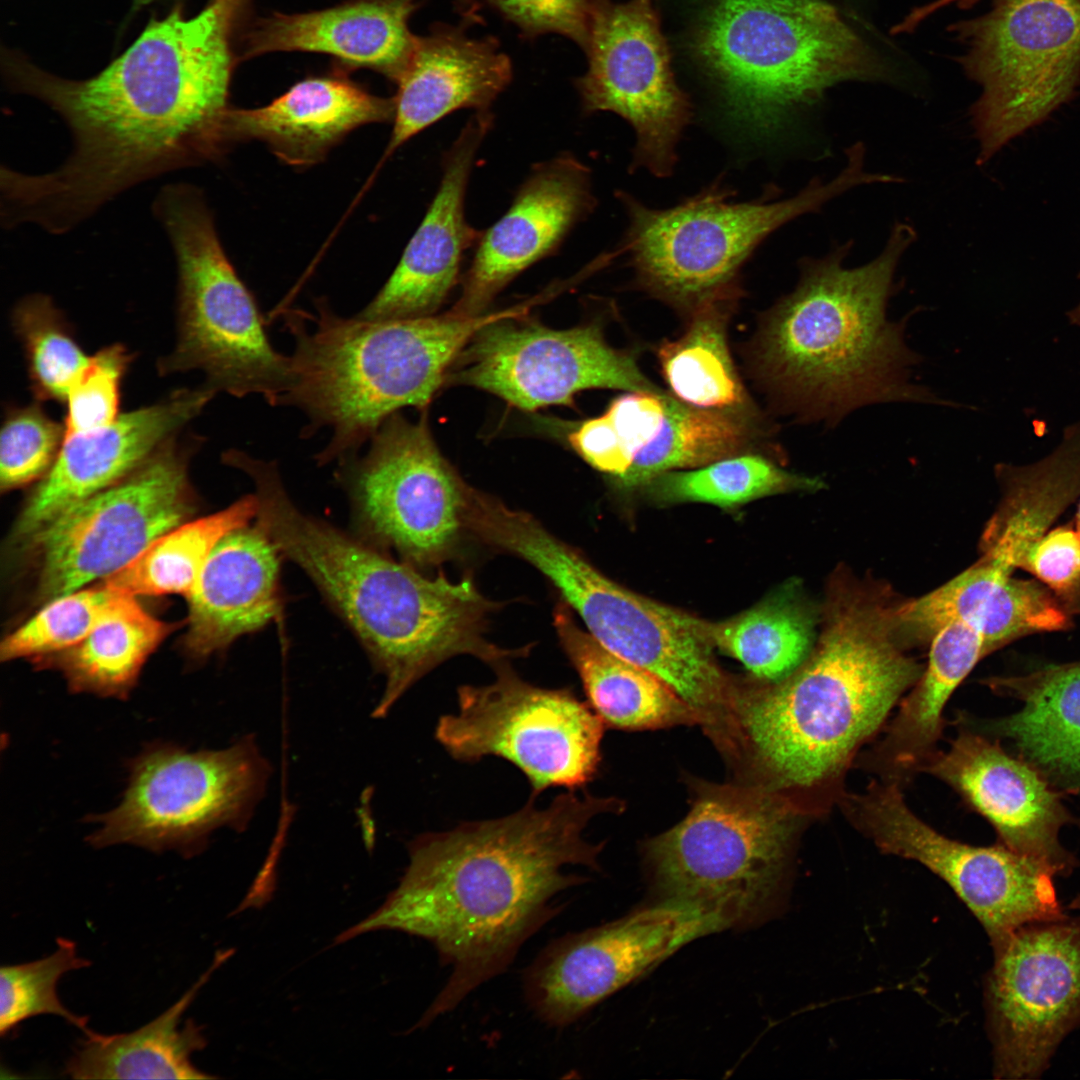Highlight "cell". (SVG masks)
<instances>
[{
    "mask_svg": "<svg viewBox=\"0 0 1080 1080\" xmlns=\"http://www.w3.org/2000/svg\"><path fill=\"white\" fill-rule=\"evenodd\" d=\"M231 10L223 0L192 17L174 9L85 80L12 65L13 88L47 104L72 137L56 169L15 175L14 198L28 221L65 234L126 190L223 155Z\"/></svg>",
    "mask_w": 1080,
    "mask_h": 1080,
    "instance_id": "obj_1",
    "label": "cell"
},
{
    "mask_svg": "<svg viewBox=\"0 0 1080 1080\" xmlns=\"http://www.w3.org/2000/svg\"><path fill=\"white\" fill-rule=\"evenodd\" d=\"M533 801L502 818L417 837L399 885L382 906L335 938L338 945L391 929L433 944L450 976L416 1027L453 1010L509 967L560 912L555 898L585 882L566 873L568 866L599 869L603 845L587 842L583 831L595 815L616 811L618 802L572 790L543 809Z\"/></svg>",
    "mask_w": 1080,
    "mask_h": 1080,
    "instance_id": "obj_2",
    "label": "cell"
},
{
    "mask_svg": "<svg viewBox=\"0 0 1080 1080\" xmlns=\"http://www.w3.org/2000/svg\"><path fill=\"white\" fill-rule=\"evenodd\" d=\"M238 468L254 485L256 524L312 579L384 675L375 717L386 716L412 685L454 656L471 655L492 668L516 656L515 649L487 639L488 618L498 603L486 598L472 577H426L304 514L289 497L275 462L248 454Z\"/></svg>",
    "mask_w": 1080,
    "mask_h": 1080,
    "instance_id": "obj_3",
    "label": "cell"
},
{
    "mask_svg": "<svg viewBox=\"0 0 1080 1080\" xmlns=\"http://www.w3.org/2000/svg\"><path fill=\"white\" fill-rule=\"evenodd\" d=\"M915 238L911 225L897 223L865 265L844 267L850 243L801 261L796 288L767 313L754 352L784 410L834 426L866 405L937 400L910 382L919 357L904 341V321L886 317L896 267Z\"/></svg>",
    "mask_w": 1080,
    "mask_h": 1080,
    "instance_id": "obj_4",
    "label": "cell"
},
{
    "mask_svg": "<svg viewBox=\"0 0 1080 1080\" xmlns=\"http://www.w3.org/2000/svg\"><path fill=\"white\" fill-rule=\"evenodd\" d=\"M837 600L816 649L739 707L777 786L817 793L825 803L839 800L856 752L924 671L897 646L893 611L850 593Z\"/></svg>",
    "mask_w": 1080,
    "mask_h": 1080,
    "instance_id": "obj_5",
    "label": "cell"
},
{
    "mask_svg": "<svg viewBox=\"0 0 1080 1080\" xmlns=\"http://www.w3.org/2000/svg\"><path fill=\"white\" fill-rule=\"evenodd\" d=\"M316 313L286 310L294 339L290 380L277 406H293L308 419L302 437L328 428L315 455L319 465L357 455L381 423L401 408H426L454 360L486 325L525 314L524 305L495 313L449 312L409 319L368 320L336 314L326 301Z\"/></svg>",
    "mask_w": 1080,
    "mask_h": 1080,
    "instance_id": "obj_6",
    "label": "cell"
},
{
    "mask_svg": "<svg viewBox=\"0 0 1080 1080\" xmlns=\"http://www.w3.org/2000/svg\"><path fill=\"white\" fill-rule=\"evenodd\" d=\"M692 50L735 123L768 137L830 86L873 77L857 34L824 0H708Z\"/></svg>",
    "mask_w": 1080,
    "mask_h": 1080,
    "instance_id": "obj_7",
    "label": "cell"
},
{
    "mask_svg": "<svg viewBox=\"0 0 1080 1080\" xmlns=\"http://www.w3.org/2000/svg\"><path fill=\"white\" fill-rule=\"evenodd\" d=\"M698 786L688 815L645 848L660 901L691 907L721 930L769 920L784 904L803 808L765 788Z\"/></svg>",
    "mask_w": 1080,
    "mask_h": 1080,
    "instance_id": "obj_8",
    "label": "cell"
},
{
    "mask_svg": "<svg viewBox=\"0 0 1080 1080\" xmlns=\"http://www.w3.org/2000/svg\"><path fill=\"white\" fill-rule=\"evenodd\" d=\"M846 157L835 178H814L784 200L733 202L734 193L718 182L673 207L654 209L618 192L628 227L614 255L627 257L638 287L687 314L738 301L741 269L771 233L855 186L879 182L877 173L865 171L862 149L851 147Z\"/></svg>",
    "mask_w": 1080,
    "mask_h": 1080,
    "instance_id": "obj_9",
    "label": "cell"
},
{
    "mask_svg": "<svg viewBox=\"0 0 1080 1080\" xmlns=\"http://www.w3.org/2000/svg\"><path fill=\"white\" fill-rule=\"evenodd\" d=\"M153 213L171 243L178 274V338L161 374L200 370L208 387L277 406L290 380L258 305L228 259L203 193L178 182L161 188Z\"/></svg>",
    "mask_w": 1080,
    "mask_h": 1080,
    "instance_id": "obj_10",
    "label": "cell"
},
{
    "mask_svg": "<svg viewBox=\"0 0 1080 1080\" xmlns=\"http://www.w3.org/2000/svg\"><path fill=\"white\" fill-rule=\"evenodd\" d=\"M506 548L558 589L604 648L658 676L707 725L719 729L720 723H731L742 699L713 648L693 629L689 613L620 586L533 516L513 526Z\"/></svg>",
    "mask_w": 1080,
    "mask_h": 1080,
    "instance_id": "obj_11",
    "label": "cell"
},
{
    "mask_svg": "<svg viewBox=\"0 0 1080 1080\" xmlns=\"http://www.w3.org/2000/svg\"><path fill=\"white\" fill-rule=\"evenodd\" d=\"M963 65L983 92L972 108L979 163L1043 122L1080 84V0H993L962 23Z\"/></svg>",
    "mask_w": 1080,
    "mask_h": 1080,
    "instance_id": "obj_12",
    "label": "cell"
},
{
    "mask_svg": "<svg viewBox=\"0 0 1080 1080\" xmlns=\"http://www.w3.org/2000/svg\"><path fill=\"white\" fill-rule=\"evenodd\" d=\"M270 774L250 736L215 751L153 747L134 761L121 803L99 818L89 842L193 855L215 829L246 827Z\"/></svg>",
    "mask_w": 1080,
    "mask_h": 1080,
    "instance_id": "obj_13",
    "label": "cell"
},
{
    "mask_svg": "<svg viewBox=\"0 0 1080 1080\" xmlns=\"http://www.w3.org/2000/svg\"><path fill=\"white\" fill-rule=\"evenodd\" d=\"M485 686L458 688V712L438 720L435 737L457 761L501 757L527 777L532 795L550 787L574 790L595 776L603 721L568 688L521 679L509 663Z\"/></svg>",
    "mask_w": 1080,
    "mask_h": 1080,
    "instance_id": "obj_14",
    "label": "cell"
},
{
    "mask_svg": "<svg viewBox=\"0 0 1080 1080\" xmlns=\"http://www.w3.org/2000/svg\"><path fill=\"white\" fill-rule=\"evenodd\" d=\"M191 509L187 456L174 436L124 479L28 538L40 560V599L49 602L117 573Z\"/></svg>",
    "mask_w": 1080,
    "mask_h": 1080,
    "instance_id": "obj_15",
    "label": "cell"
},
{
    "mask_svg": "<svg viewBox=\"0 0 1080 1080\" xmlns=\"http://www.w3.org/2000/svg\"><path fill=\"white\" fill-rule=\"evenodd\" d=\"M369 441L364 456L340 463L361 527L416 568L440 564L465 529L470 487L440 453L425 415L395 412Z\"/></svg>",
    "mask_w": 1080,
    "mask_h": 1080,
    "instance_id": "obj_16",
    "label": "cell"
},
{
    "mask_svg": "<svg viewBox=\"0 0 1080 1080\" xmlns=\"http://www.w3.org/2000/svg\"><path fill=\"white\" fill-rule=\"evenodd\" d=\"M586 73L576 79L585 113L613 112L635 131L631 170L668 177L692 116L677 85L652 0H593Z\"/></svg>",
    "mask_w": 1080,
    "mask_h": 1080,
    "instance_id": "obj_17",
    "label": "cell"
},
{
    "mask_svg": "<svg viewBox=\"0 0 1080 1080\" xmlns=\"http://www.w3.org/2000/svg\"><path fill=\"white\" fill-rule=\"evenodd\" d=\"M992 948L984 998L994 1076L1039 1078L1080 1024V917L1023 926Z\"/></svg>",
    "mask_w": 1080,
    "mask_h": 1080,
    "instance_id": "obj_18",
    "label": "cell"
},
{
    "mask_svg": "<svg viewBox=\"0 0 1080 1080\" xmlns=\"http://www.w3.org/2000/svg\"><path fill=\"white\" fill-rule=\"evenodd\" d=\"M511 317L480 329L461 350L446 379L536 410L570 404L585 389L661 392L630 353L611 347L599 327L557 330Z\"/></svg>",
    "mask_w": 1080,
    "mask_h": 1080,
    "instance_id": "obj_19",
    "label": "cell"
},
{
    "mask_svg": "<svg viewBox=\"0 0 1080 1080\" xmlns=\"http://www.w3.org/2000/svg\"><path fill=\"white\" fill-rule=\"evenodd\" d=\"M721 931L701 912L674 902L554 939L527 967L526 1001L553 1027L568 1026L689 942Z\"/></svg>",
    "mask_w": 1080,
    "mask_h": 1080,
    "instance_id": "obj_20",
    "label": "cell"
},
{
    "mask_svg": "<svg viewBox=\"0 0 1080 1080\" xmlns=\"http://www.w3.org/2000/svg\"><path fill=\"white\" fill-rule=\"evenodd\" d=\"M920 770L958 792L1011 850L1054 875H1066L1076 865L1058 839L1060 828L1072 821L1061 794L1036 767L1010 756L998 743L961 728L949 749L934 752Z\"/></svg>",
    "mask_w": 1080,
    "mask_h": 1080,
    "instance_id": "obj_21",
    "label": "cell"
},
{
    "mask_svg": "<svg viewBox=\"0 0 1080 1080\" xmlns=\"http://www.w3.org/2000/svg\"><path fill=\"white\" fill-rule=\"evenodd\" d=\"M215 394L205 384L182 389L121 414L102 429L65 438L52 468L27 500L16 535L28 539L67 509L124 479L199 415Z\"/></svg>",
    "mask_w": 1080,
    "mask_h": 1080,
    "instance_id": "obj_22",
    "label": "cell"
},
{
    "mask_svg": "<svg viewBox=\"0 0 1080 1080\" xmlns=\"http://www.w3.org/2000/svg\"><path fill=\"white\" fill-rule=\"evenodd\" d=\"M595 205L589 169L569 154L532 170L510 208L478 241L452 311L482 314L512 279L550 255Z\"/></svg>",
    "mask_w": 1080,
    "mask_h": 1080,
    "instance_id": "obj_23",
    "label": "cell"
},
{
    "mask_svg": "<svg viewBox=\"0 0 1080 1080\" xmlns=\"http://www.w3.org/2000/svg\"><path fill=\"white\" fill-rule=\"evenodd\" d=\"M476 112L446 153L438 191L381 290L356 316L368 320L431 316L455 285L466 250L482 232L465 217V195L480 144L492 126Z\"/></svg>",
    "mask_w": 1080,
    "mask_h": 1080,
    "instance_id": "obj_24",
    "label": "cell"
},
{
    "mask_svg": "<svg viewBox=\"0 0 1080 1080\" xmlns=\"http://www.w3.org/2000/svg\"><path fill=\"white\" fill-rule=\"evenodd\" d=\"M459 26L438 23L417 37L397 82L393 130L386 154L463 108L488 112L512 79L510 58L493 36L474 38Z\"/></svg>",
    "mask_w": 1080,
    "mask_h": 1080,
    "instance_id": "obj_25",
    "label": "cell"
},
{
    "mask_svg": "<svg viewBox=\"0 0 1080 1080\" xmlns=\"http://www.w3.org/2000/svg\"><path fill=\"white\" fill-rule=\"evenodd\" d=\"M424 0H355L301 14H274L247 35L245 57L308 51L335 57L350 68H369L397 83L417 37L409 19Z\"/></svg>",
    "mask_w": 1080,
    "mask_h": 1080,
    "instance_id": "obj_26",
    "label": "cell"
},
{
    "mask_svg": "<svg viewBox=\"0 0 1080 1080\" xmlns=\"http://www.w3.org/2000/svg\"><path fill=\"white\" fill-rule=\"evenodd\" d=\"M279 555L257 524L234 530L219 541L187 597L184 645L191 656L206 658L278 615Z\"/></svg>",
    "mask_w": 1080,
    "mask_h": 1080,
    "instance_id": "obj_27",
    "label": "cell"
},
{
    "mask_svg": "<svg viewBox=\"0 0 1080 1080\" xmlns=\"http://www.w3.org/2000/svg\"><path fill=\"white\" fill-rule=\"evenodd\" d=\"M394 113L395 98L372 95L343 75L311 77L263 107L230 108L226 135L230 145L260 140L281 161L309 166L356 128L393 120Z\"/></svg>",
    "mask_w": 1080,
    "mask_h": 1080,
    "instance_id": "obj_28",
    "label": "cell"
},
{
    "mask_svg": "<svg viewBox=\"0 0 1080 1080\" xmlns=\"http://www.w3.org/2000/svg\"><path fill=\"white\" fill-rule=\"evenodd\" d=\"M897 628L932 638L961 620L981 634L986 655L1027 634L1066 630L1069 614L1042 582L1006 574L979 559L938 589L894 611Z\"/></svg>",
    "mask_w": 1080,
    "mask_h": 1080,
    "instance_id": "obj_29",
    "label": "cell"
},
{
    "mask_svg": "<svg viewBox=\"0 0 1080 1080\" xmlns=\"http://www.w3.org/2000/svg\"><path fill=\"white\" fill-rule=\"evenodd\" d=\"M553 615L561 646L603 723L622 729L706 724L705 718L662 679L611 653L583 631L563 600Z\"/></svg>",
    "mask_w": 1080,
    "mask_h": 1080,
    "instance_id": "obj_30",
    "label": "cell"
},
{
    "mask_svg": "<svg viewBox=\"0 0 1080 1080\" xmlns=\"http://www.w3.org/2000/svg\"><path fill=\"white\" fill-rule=\"evenodd\" d=\"M984 656L981 634L964 621H952L934 634L926 670L868 760L882 780L899 784L935 752L948 699Z\"/></svg>",
    "mask_w": 1080,
    "mask_h": 1080,
    "instance_id": "obj_31",
    "label": "cell"
},
{
    "mask_svg": "<svg viewBox=\"0 0 1080 1080\" xmlns=\"http://www.w3.org/2000/svg\"><path fill=\"white\" fill-rule=\"evenodd\" d=\"M230 952H218L211 967L165 1012L136 1031L85 1035L64 1067L73 1079H210L191 1062L206 1046L202 1027L181 1018L197 992Z\"/></svg>",
    "mask_w": 1080,
    "mask_h": 1080,
    "instance_id": "obj_32",
    "label": "cell"
},
{
    "mask_svg": "<svg viewBox=\"0 0 1080 1080\" xmlns=\"http://www.w3.org/2000/svg\"><path fill=\"white\" fill-rule=\"evenodd\" d=\"M985 683L1023 702L1020 711L990 721L987 729L1012 739L1034 764L1080 787V663Z\"/></svg>",
    "mask_w": 1080,
    "mask_h": 1080,
    "instance_id": "obj_33",
    "label": "cell"
},
{
    "mask_svg": "<svg viewBox=\"0 0 1080 1080\" xmlns=\"http://www.w3.org/2000/svg\"><path fill=\"white\" fill-rule=\"evenodd\" d=\"M170 630L135 596L124 594L81 642L51 655L49 664L64 674L73 692L126 698L143 664Z\"/></svg>",
    "mask_w": 1080,
    "mask_h": 1080,
    "instance_id": "obj_34",
    "label": "cell"
},
{
    "mask_svg": "<svg viewBox=\"0 0 1080 1080\" xmlns=\"http://www.w3.org/2000/svg\"><path fill=\"white\" fill-rule=\"evenodd\" d=\"M738 301H717L692 311L684 334L657 350L672 395L688 405L738 411L745 391L727 342V324Z\"/></svg>",
    "mask_w": 1080,
    "mask_h": 1080,
    "instance_id": "obj_35",
    "label": "cell"
},
{
    "mask_svg": "<svg viewBox=\"0 0 1080 1080\" xmlns=\"http://www.w3.org/2000/svg\"><path fill=\"white\" fill-rule=\"evenodd\" d=\"M695 632L712 648L740 661L761 679L780 681L810 654L811 614L786 595L767 599L737 616L710 622L690 614Z\"/></svg>",
    "mask_w": 1080,
    "mask_h": 1080,
    "instance_id": "obj_36",
    "label": "cell"
},
{
    "mask_svg": "<svg viewBox=\"0 0 1080 1080\" xmlns=\"http://www.w3.org/2000/svg\"><path fill=\"white\" fill-rule=\"evenodd\" d=\"M255 495L244 496L227 508L180 524L153 541L130 564L104 579V585L123 594H182L194 590L213 549L230 532L256 518Z\"/></svg>",
    "mask_w": 1080,
    "mask_h": 1080,
    "instance_id": "obj_37",
    "label": "cell"
},
{
    "mask_svg": "<svg viewBox=\"0 0 1080 1080\" xmlns=\"http://www.w3.org/2000/svg\"><path fill=\"white\" fill-rule=\"evenodd\" d=\"M752 438L749 424L738 411L697 408L667 393L659 434L617 480L625 487L643 486L668 471L698 468L745 453Z\"/></svg>",
    "mask_w": 1080,
    "mask_h": 1080,
    "instance_id": "obj_38",
    "label": "cell"
},
{
    "mask_svg": "<svg viewBox=\"0 0 1080 1080\" xmlns=\"http://www.w3.org/2000/svg\"><path fill=\"white\" fill-rule=\"evenodd\" d=\"M659 503L702 502L732 507L764 496L823 487L820 479L791 473L760 454H738L689 471H668L646 484Z\"/></svg>",
    "mask_w": 1080,
    "mask_h": 1080,
    "instance_id": "obj_39",
    "label": "cell"
},
{
    "mask_svg": "<svg viewBox=\"0 0 1080 1080\" xmlns=\"http://www.w3.org/2000/svg\"><path fill=\"white\" fill-rule=\"evenodd\" d=\"M13 326L23 344L34 395L39 400L65 402L90 357L78 345L64 315L50 297L34 294L15 307Z\"/></svg>",
    "mask_w": 1080,
    "mask_h": 1080,
    "instance_id": "obj_40",
    "label": "cell"
},
{
    "mask_svg": "<svg viewBox=\"0 0 1080 1080\" xmlns=\"http://www.w3.org/2000/svg\"><path fill=\"white\" fill-rule=\"evenodd\" d=\"M123 595L100 585L49 601L2 641L1 659L47 657L75 646L116 607Z\"/></svg>",
    "mask_w": 1080,
    "mask_h": 1080,
    "instance_id": "obj_41",
    "label": "cell"
},
{
    "mask_svg": "<svg viewBox=\"0 0 1080 1080\" xmlns=\"http://www.w3.org/2000/svg\"><path fill=\"white\" fill-rule=\"evenodd\" d=\"M57 948L49 956L32 962L6 965L0 969V1034L5 1036L22 1021L41 1014L57 1015L81 1029L93 1030L89 1018L69 1011L57 995V983L65 973L86 968L91 962L78 956L76 944L58 937Z\"/></svg>",
    "mask_w": 1080,
    "mask_h": 1080,
    "instance_id": "obj_42",
    "label": "cell"
},
{
    "mask_svg": "<svg viewBox=\"0 0 1080 1080\" xmlns=\"http://www.w3.org/2000/svg\"><path fill=\"white\" fill-rule=\"evenodd\" d=\"M65 440V427L38 404L9 411L0 437V488L10 491L43 478Z\"/></svg>",
    "mask_w": 1080,
    "mask_h": 1080,
    "instance_id": "obj_43",
    "label": "cell"
},
{
    "mask_svg": "<svg viewBox=\"0 0 1080 1080\" xmlns=\"http://www.w3.org/2000/svg\"><path fill=\"white\" fill-rule=\"evenodd\" d=\"M132 355L114 344L98 351L72 384L67 397L65 438L87 434L119 416L120 387Z\"/></svg>",
    "mask_w": 1080,
    "mask_h": 1080,
    "instance_id": "obj_44",
    "label": "cell"
},
{
    "mask_svg": "<svg viewBox=\"0 0 1080 1080\" xmlns=\"http://www.w3.org/2000/svg\"><path fill=\"white\" fill-rule=\"evenodd\" d=\"M521 36L534 39L556 33L585 50L590 30L593 0H487Z\"/></svg>",
    "mask_w": 1080,
    "mask_h": 1080,
    "instance_id": "obj_45",
    "label": "cell"
},
{
    "mask_svg": "<svg viewBox=\"0 0 1080 1080\" xmlns=\"http://www.w3.org/2000/svg\"><path fill=\"white\" fill-rule=\"evenodd\" d=\"M1021 569L1045 584L1070 615H1080V533L1076 528L1048 531L1029 551Z\"/></svg>",
    "mask_w": 1080,
    "mask_h": 1080,
    "instance_id": "obj_46",
    "label": "cell"
},
{
    "mask_svg": "<svg viewBox=\"0 0 1080 1080\" xmlns=\"http://www.w3.org/2000/svg\"><path fill=\"white\" fill-rule=\"evenodd\" d=\"M662 392H628L614 399L606 414L635 457L659 434L666 415Z\"/></svg>",
    "mask_w": 1080,
    "mask_h": 1080,
    "instance_id": "obj_47",
    "label": "cell"
},
{
    "mask_svg": "<svg viewBox=\"0 0 1080 1080\" xmlns=\"http://www.w3.org/2000/svg\"><path fill=\"white\" fill-rule=\"evenodd\" d=\"M569 442L588 464L616 479L628 472L634 460L606 413L577 425Z\"/></svg>",
    "mask_w": 1080,
    "mask_h": 1080,
    "instance_id": "obj_48",
    "label": "cell"
},
{
    "mask_svg": "<svg viewBox=\"0 0 1080 1080\" xmlns=\"http://www.w3.org/2000/svg\"><path fill=\"white\" fill-rule=\"evenodd\" d=\"M975 1L976 0H936V1L930 3V4L926 5V6H923L921 8H917L914 11H912L904 19V21L901 22L900 24H898L897 26H895L892 31L894 33L911 31L912 29H914L918 25L919 22H921L923 19H925L931 13L935 12L936 10H938V9L942 8L943 6H946V5L950 4V3L957 2L959 5L967 7V6L971 5V4H973Z\"/></svg>",
    "mask_w": 1080,
    "mask_h": 1080,
    "instance_id": "obj_49",
    "label": "cell"
},
{
    "mask_svg": "<svg viewBox=\"0 0 1080 1080\" xmlns=\"http://www.w3.org/2000/svg\"><path fill=\"white\" fill-rule=\"evenodd\" d=\"M454 4L463 18V22L469 25L481 22L480 7L476 0H454Z\"/></svg>",
    "mask_w": 1080,
    "mask_h": 1080,
    "instance_id": "obj_50",
    "label": "cell"
},
{
    "mask_svg": "<svg viewBox=\"0 0 1080 1080\" xmlns=\"http://www.w3.org/2000/svg\"><path fill=\"white\" fill-rule=\"evenodd\" d=\"M1072 324L1080 327V302L1068 313Z\"/></svg>",
    "mask_w": 1080,
    "mask_h": 1080,
    "instance_id": "obj_51",
    "label": "cell"
},
{
    "mask_svg": "<svg viewBox=\"0 0 1080 1080\" xmlns=\"http://www.w3.org/2000/svg\"><path fill=\"white\" fill-rule=\"evenodd\" d=\"M1069 908L1080 909V896H1077L1069 905Z\"/></svg>",
    "mask_w": 1080,
    "mask_h": 1080,
    "instance_id": "obj_52",
    "label": "cell"
},
{
    "mask_svg": "<svg viewBox=\"0 0 1080 1080\" xmlns=\"http://www.w3.org/2000/svg\"><path fill=\"white\" fill-rule=\"evenodd\" d=\"M1075 528L1080 533V503H1079V507H1078V510H1077V513H1076V527Z\"/></svg>",
    "mask_w": 1080,
    "mask_h": 1080,
    "instance_id": "obj_53",
    "label": "cell"
},
{
    "mask_svg": "<svg viewBox=\"0 0 1080 1080\" xmlns=\"http://www.w3.org/2000/svg\"><path fill=\"white\" fill-rule=\"evenodd\" d=\"M153 1H154V0H135L136 4H137L138 6H141V5H146V4H148V3H151V2H153Z\"/></svg>",
    "mask_w": 1080,
    "mask_h": 1080,
    "instance_id": "obj_54",
    "label": "cell"
},
{
    "mask_svg": "<svg viewBox=\"0 0 1080 1080\" xmlns=\"http://www.w3.org/2000/svg\"><path fill=\"white\" fill-rule=\"evenodd\" d=\"M229 1H231V2H234V3H235V2L237 1V0H229Z\"/></svg>",
    "mask_w": 1080,
    "mask_h": 1080,
    "instance_id": "obj_55",
    "label": "cell"
},
{
    "mask_svg": "<svg viewBox=\"0 0 1080 1080\" xmlns=\"http://www.w3.org/2000/svg\"><path fill=\"white\" fill-rule=\"evenodd\" d=\"M1079 662H1080V660H1079Z\"/></svg>",
    "mask_w": 1080,
    "mask_h": 1080,
    "instance_id": "obj_56",
    "label": "cell"
}]
</instances>
